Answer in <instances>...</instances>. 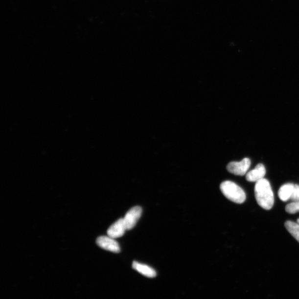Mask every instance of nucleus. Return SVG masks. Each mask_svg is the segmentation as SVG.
Instances as JSON below:
<instances>
[{
  "instance_id": "9b49d317",
  "label": "nucleus",
  "mask_w": 299,
  "mask_h": 299,
  "mask_svg": "<svg viewBox=\"0 0 299 299\" xmlns=\"http://www.w3.org/2000/svg\"><path fill=\"white\" fill-rule=\"evenodd\" d=\"M286 212L290 214H294L299 212V201L293 202L286 205Z\"/></svg>"
},
{
  "instance_id": "7ed1b4c3",
  "label": "nucleus",
  "mask_w": 299,
  "mask_h": 299,
  "mask_svg": "<svg viewBox=\"0 0 299 299\" xmlns=\"http://www.w3.org/2000/svg\"><path fill=\"white\" fill-rule=\"evenodd\" d=\"M251 165L250 159L245 158L240 162H231L227 165V170L231 174L238 176L246 175Z\"/></svg>"
},
{
  "instance_id": "6e6552de",
  "label": "nucleus",
  "mask_w": 299,
  "mask_h": 299,
  "mask_svg": "<svg viewBox=\"0 0 299 299\" xmlns=\"http://www.w3.org/2000/svg\"><path fill=\"white\" fill-rule=\"evenodd\" d=\"M133 268L147 277H154L157 276V272L153 268L146 264L136 262V261H134L133 263Z\"/></svg>"
},
{
  "instance_id": "0eeeda50",
  "label": "nucleus",
  "mask_w": 299,
  "mask_h": 299,
  "mask_svg": "<svg viewBox=\"0 0 299 299\" xmlns=\"http://www.w3.org/2000/svg\"><path fill=\"white\" fill-rule=\"evenodd\" d=\"M266 174L265 167L262 163H259L256 165L254 170L248 172L246 175V180L249 182H258L264 179V177Z\"/></svg>"
},
{
  "instance_id": "f8f14e48",
  "label": "nucleus",
  "mask_w": 299,
  "mask_h": 299,
  "mask_svg": "<svg viewBox=\"0 0 299 299\" xmlns=\"http://www.w3.org/2000/svg\"><path fill=\"white\" fill-rule=\"evenodd\" d=\"M290 200L293 202L299 201V185L294 184L292 195Z\"/></svg>"
},
{
  "instance_id": "423d86ee",
  "label": "nucleus",
  "mask_w": 299,
  "mask_h": 299,
  "mask_svg": "<svg viewBox=\"0 0 299 299\" xmlns=\"http://www.w3.org/2000/svg\"><path fill=\"white\" fill-rule=\"evenodd\" d=\"M126 230L123 218H120L113 224L107 231L108 236L116 239L123 236Z\"/></svg>"
},
{
  "instance_id": "20e7f679",
  "label": "nucleus",
  "mask_w": 299,
  "mask_h": 299,
  "mask_svg": "<svg viewBox=\"0 0 299 299\" xmlns=\"http://www.w3.org/2000/svg\"><path fill=\"white\" fill-rule=\"evenodd\" d=\"M142 209L139 206H136L130 209L126 213L124 217V221L126 230H130L136 226L137 223L141 216Z\"/></svg>"
},
{
  "instance_id": "9d476101",
  "label": "nucleus",
  "mask_w": 299,
  "mask_h": 299,
  "mask_svg": "<svg viewBox=\"0 0 299 299\" xmlns=\"http://www.w3.org/2000/svg\"><path fill=\"white\" fill-rule=\"evenodd\" d=\"M285 226L292 236L299 242V224L288 221L285 222Z\"/></svg>"
},
{
  "instance_id": "f03ea898",
  "label": "nucleus",
  "mask_w": 299,
  "mask_h": 299,
  "mask_svg": "<svg viewBox=\"0 0 299 299\" xmlns=\"http://www.w3.org/2000/svg\"><path fill=\"white\" fill-rule=\"evenodd\" d=\"M220 188L223 194L235 203L241 204L246 200V193L243 189L231 181H224L221 184Z\"/></svg>"
},
{
  "instance_id": "ddd939ff",
  "label": "nucleus",
  "mask_w": 299,
  "mask_h": 299,
  "mask_svg": "<svg viewBox=\"0 0 299 299\" xmlns=\"http://www.w3.org/2000/svg\"><path fill=\"white\" fill-rule=\"evenodd\" d=\"M298 223V224H299V218L298 219V220H297Z\"/></svg>"
},
{
  "instance_id": "1a4fd4ad",
  "label": "nucleus",
  "mask_w": 299,
  "mask_h": 299,
  "mask_svg": "<svg viewBox=\"0 0 299 299\" xmlns=\"http://www.w3.org/2000/svg\"><path fill=\"white\" fill-rule=\"evenodd\" d=\"M294 184H286L282 186L279 190L278 195L281 201L286 202L290 199L293 192Z\"/></svg>"
},
{
  "instance_id": "f257e3e1",
  "label": "nucleus",
  "mask_w": 299,
  "mask_h": 299,
  "mask_svg": "<svg viewBox=\"0 0 299 299\" xmlns=\"http://www.w3.org/2000/svg\"><path fill=\"white\" fill-rule=\"evenodd\" d=\"M256 202L263 208L271 209L275 203V197L270 183L265 179L256 182L254 188Z\"/></svg>"
},
{
  "instance_id": "39448f33",
  "label": "nucleus",
  "mask_w": 299,
  "mask_h": 299,
  "mask_svg": "<svg viewBox=\"0 0 299 299\" xmlns=\"http://www.w3.org/2000/svg\"><path fill=\"white\" fill-rule=\"evenodd\" d=\"M96 243L102 249L113 253H119L120 248L115 239L109 236H101L96 239Z\"/></svg>"
}]
</instances>
